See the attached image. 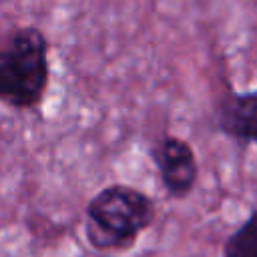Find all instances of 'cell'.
Returning a JSON list of instances; mask_svg holds the SVG:
<instances>
[{
    "mask_svg": "<svg viewBox=\"0 0 257 257\" xmlns=\"http://www.w3.org/2000/svg\"><path fill=\"white\" fill-rule=\"evenodd\" d=\"M153 219L155 205L151 197L126 185H110L86 209V237L94 249H126Z\"/></svg>",
    "mask_w": 257,
    "mask_h": 257,
    "instance_id": "1",
    "label": "cell"
},
{
    "mask_svg": "<svg viewBox=\"0 0 257 257\" xmlns=\"http://www.w3.org/2000/svg\"><path fill=\"white\" fill-rule=\"evenodd\" d=\"M48 84V40L34 28L14 30L0 44V100L12 108L36 106Z\"/></svg>",
    "mask_w": 257,
    "mask_h": 257,
    "instance_id": "2",
    "label": "cell"
},
{
    "mask_svg": "<svg viewBox=\"0 0 257 257\" xmlns=\"http://www.w3.org/2000/svg\"><path fill=\"white\" fill-rule=\"evenodd\" d=\"M153 159L157 163L161 181L167 193L175 199L187 197L197 183V159L191 145L177 137H165L155 149Z\"/></svg>",
    "mask_w": 257,
    "mask_h": 257,
    "instance_id": "3",
    "label": "cell"
},
{
    "mask_svg": "<svg viewBox=\"0 0 257 257\" xmlns=\"http://www.w3.org/2000/svg\"><path fill=\"white\" fill-rule=\"evenodd\" d=\"M217 128L243 145H257V90L231 92L217 106Z\"/></svg>",
    "mask_w": 257,
    "mask_h": 257,
    "instance_id": "4",
    "label": "cell"
},
{
    "mask_svg": "<svg viewBox=\"0 0 257 257\" xmlns=\"http://www.w3.org/2000/svg\"><path fill=\"white\" fill-rule=\"evenodd\" d=\"M223 257H257V209L227 237Z\"/></svg>",
    "mask_w": 257,
    "mask_h": 257,
    "instance_id": "5",
    "label": "cell"
}]
</instances>
